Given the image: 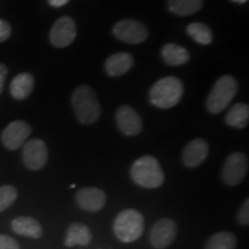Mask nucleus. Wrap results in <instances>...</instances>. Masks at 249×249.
Wrapping results in <instances>:
<instances>
[{
	"mask_svg": "<svg viewBox=\"0 0 249 249\" xmlns=\"http://www.w3.org/2000/svg\"><path fill=\"white\" fill-rule=\"evenodd\" d=\"M113 35L127 44H140L148 38V29L139 21L124 18L114 24Z\"/></svg>",
	"mask_w": 249,
	"mask_h": 249,
	"instance_id": "8",
	"label": "nucleus"
},
{
	"mask_svg": "<svg viewBox=\"0 0 249 249\" xmlns=\"http://www.w3.org/2000/svg\"><path fill=\"white\" fill-rule=\"evenodd\" d=\"M187 34L201 45H209L213 39L210 28L203 23L194 22L187 27Z\"/></svg>",
	"mask_w": 249,
	"mask_h": 249,
	"instance_id": "23",
	"label": "nucleus"
},
{
	"mask_svg": "<svg viewBox=\"0 0 249 249\" xmlns=\"http://www.w3.org/2000/svg\"><path fill=\"white\" fill-rule=\"evenodd\" d=\"M248 172V158L242 152H233L226 158L222 169V180L227 186H238Z\"/></svg>",
	"mask_w": 249,
	"mask_h": 249,
	"instance_id": "6",
	"label": "nucleus"
},
{
	"mask_svg": "<svg viewBox=\"0 0 249 249\" xmlns=\"http://www.w3.org/2000/svg\"><path fill=\"white\" fill-rule=\"evenodd\" d=\"M75 201L82 210L88 213H97L105 207L107 194L96 187H85L76 193Z\"/></svg>",
	"mask_w": 249,
	"mask_h": 249,
	"instance_id": "13",
	"label": "nucleus"
},
{
	"mask_svg": "<svg viewBox=\"0 0 249 249\" xmlns=\"http://www.w3.org/2000/svg\"><path fill=\"white\" fill-rule=\"evenodd\" d=\"M238 92V83L232 75H223L214 83L207 97L205 107L211 114H218L229 107Z\"/></svg>",
	"mask_w": 249,
	"mask_h": 249,
	"instance_id": "5",
	"label": "nucleus"
},
{
	"mask_svg": "<svg viewBox=\"0 0 249 249\" xmlns=\"http://www.w3.org/2000/svg\"><path fill=\"white\" fill-rule=\"evenodd\" d=\"M143 232H144V218L138 210H123L114 218L113 233L121 242L129 244L139 240Z\"/></svg>",
	"mask_w": 249,
	"mask_h": 249,
	"instance_id": "4",
	"label": "nucleus"
},
{
	"mask_svg": "<svg viewBox=\"0 0 249 249\" xmlns=\"http://www.w3.org/2000/svg\"><path fill=\"white\" fill-rule=\"evenodd\" d=\"M183 86L179 79L166 76L155 83L149 91V99L158 108H171L181 101Z\"/></svg>",
	"mask_w": 249,
	"mask_h": 249,
	"instance_id": "3",
	"label": "nucleus"
},
{
	"mask_svg": "<svg viewBox=\"0 0 249 249\" xmlns=\"http://www.w3.org/2000/svg\"><path fill=\"white\" fill-rule=\"evenodd\" d=\"M33 128L26 121L15 120L8 124L1 133V143L7 150L14 151L23 147Z\"/></svg>",
	"mask_w": 249,
	"mask_h": 249,
	"instance_id": "10",
	"label": "nucleus"
},
{
	"mask_svg": "<svg viewBox=\"0 0 249 249\" xmlns=\"http://www.w3.org/2000/svg\"><path fill=\"white\" fill-rule=\"evenodd\" d=\"M71 107L79 123L91 124L98 121L102 114L97 96L88 86H80L74 90L71 98Z\"/></svg>",
	"mask_w": 249,
	"mask_h": 249,
	"instance_id": "1",
	"label": "nucleus"
},
{
	"mask_svg": "<svg viewBox=\"0 0 249 249\" xmlns=\"http://www.w3.org/2000/svg\"><path fill=\"white\" fill-rule=\"evenodd\" d=\"M12 230L18 235L30 239H39L43 235V229L38 220L33 217H18L12 220Z\"/></svg>",
	"mask_w": 249,
	"mask_h": 249,
	"instance_id": "15",
	"label": "nucleus"
},
{
	"mask_svg": "<svg viewBox=\"0 0 249 249\" xmlns=\"http://www.w3.org/2000/svg\"><path fill=\"white\" fill-rule=\"evenodd\" d=\"M48 147L40 139H31L23 144L22 160L29 170H42L48 163Z\"/></svg>",
	"mask_w": 249,
	"mask_h": 249,
	"instance_id": "9",
	"label": "nucleus"
},
{
	"mask_svg": "<svg viewBox=\"0 0 249 249\" xmlns=\"http://www.w3.org/2000/svg\"><path fill=\"white\" fill-rule=\"evenodd\" d=\"M130 177L136 185L148 189L160 188L165 180L160 161L152 156H142L134 161Z\"/></svg>",
	"mask_w": 249,
	"mask_h": 249,
	"instance_id": "2",
	"label": "nucleus"
},
{
	"mask_svg": "<svg viewBox=\"0 0 249 249\" xmlns=\"http://www.w3.org/2000/svg\"><path fill=\"white\" fill-rule=\"evenodd\" d=\"M12 35V28L7 21L0 18V43H4Z\"/></svg>",
	"mask_w": 249,
	"mask_h": 249,
	"instance_id": "27",
	"label": "nucleus"
},
{
	"mask_svg": "<svg viewBox=\"0 0 249 249\" xmlns=\"http://www.w3.org/2000/svg\"><path fill=\"white\" fill-rule=\"evenodd\" d=\"M0 249H20V245L11 236L0 234Z\"/></svg>",
	"mask_w": 249,
	"mask_h": 249,
	"instance_id": "26",
	"label": "nucleus"
},
{
	"mask_svg": "<svg viewBox=\"0 0 249 249\" xmlns=\"http://www.w3.org/2000/svg\"><path fill=\"white\" fill-rule=\"evenodd\" d=\"M178 234V226L173 219L163 218L152 225L149 241L155 249H165L173 244Z\"/></svg>",
	"mask_w": 249,
	"mask_h": 249,
	"instance_id": "7",
	"label": "nucleus"
},
{
	"mask_svg": "<svg viewBox=\"0 0 249 249\" xmlns=\"http://www.w3.org/2000/svg\"><path fill=\"white\" fill-rule=\"evenodd\" d=\"M161 58H163L165 64L170 65V66H181L189 60L191 55L182 46L169 43L161 49Z\"/></svg>",
	"mask_w": 249,
	"mask_h": 249,
	"instance_id": "19",
	"label": "nucleus"
},
{
	"mask_svg": "<svg viewBox=\"0 0 249 249\" xmlns=\"http://www.w3.org/2000/svg\"><path fill=\"white\" fill-rule=\"evenodd\" d=\"M236 219L240 225L247 226L249 224V200L246 198L244 203L241 204V207L239 208L238 214H236Z\"/></svg>",
	"mask_w": 249,
	"mask_h": 249,
	"instance_id": "25",
	"label": "nucleus"
},
{
	"mask_svg": "<svg viewBox=\"0 0 249 249\" xmlns=\"http://www.w3.org/2000/svg\"><path fill=\"white\" fill-rule=\"evenodd\" d=\"M7 67L4 64H0V95H1L2 90H4V86L6 82V77H7Z\"/></svg>",
	"mask_w": 249,
	"mask_h": 249,
	"instance_id": "28",
	"label": "nucleus"
},
{
	"mask_svg": "<svg viewBox=\"0 0 249 249\" xmlns=\"http://www.w3.org/2000/svg\"><path fill=\"white\" fill-rule=\"evenodd\" d=\"M203 6V0H169V9L179 17L197 13Z\"/></svg>",
	"mask_w": 249,
	"mask_h": 249,
	"instance_id": "22",
	"label": "nucleus"
},
{
	"mask_svg": "<svg viewBox=\"0 0 249 249\" xmlns=\"http://www.w3.org/2000/svg\"><path fill=\"white\" fill-rule=\"evenodd\" d=\"M225 123L230 127L242 129L247 127L249 123V107L244 103H238L230 108L225 117Z\"/></svg>",
	"mask_w": 249,
	"mask_h": 249,
	"instance_id": "20",
	"label": "nucleus"
},
{
	"mask_svg": "<svg viewBox=\"0 0 249 249\" xmlns=\"http://www.w3.org/2000/svg\"><path fill=\"white\" fill-rule=\"evenodd\" d=\"M236 245L238 240L232 232L222 231L214 233L208 239L204 249H235Z\"/></svg>",
	"mask_w": 249,
	"mask_h": 249,
	"instance_id": "21",
	"label": "nucleus"
},
{
	"mask_svg": "<svg viewBox=\"0 0 249 249\" xmlns=\"http://www.w3.org/2000/svg\"><path fill=\"white\" fill-rule=\"evenodd\" d=\"M91 239L92 234L89 227L85 224L76 222L68 227L64 245L67 248H71L74 246H88L91 242Z\"/></svg>",
	"mask_w": 249,
	"mask_h": 249,
	"instance_id": "16",
	"label": "nucleus"
},
{
	"mask_svg": "<svg viewBox=\"0 0 249 249\" xmlns=\"http://www.w3.org/2000/svg\"><path fill=\"white\" fill-rule=\"evenodd\" d=\"M134 65L132 54L127 52L112 54L105 61V71L110 76H121L130 71Z\"/></svg>",
	"mask_w": 249,
	"mask_h": 249,
	"instance_id": "17",
	"label": "nucleus"
},
{
	"mask_svg": "<svg viewBox=\"0 0 249 249\" xmlns=\"http://www.w3.org/2000/svg\"><path fill=\"white\" fill-rule=\"evenodd\" d=\"M233 2H236V4H245V2H247L248 0H231Z\"/></svg>",
	"mask_w": 249,
	"mask_h": 249,
	"instance_id": "30",
	"label": "nucleus"
},
{
	"mask_svg": "<svg viewBox=\"0 0 249 249\" xmlns=\"http://www.w3.org/2000/svg\"><path fill=\"white\" fill-rule=\"evenodd\" d=\"M209 155V144L203 139H194L187 143L182 151V163L188 169L200 166Z\"/></svg>",
	"mask_w": 249,
	"mask_h": 249,
	"instance_id": "14",
	"label": "nucleus"
},
{
	"mask_svg": "<svg viewBox=\"0 0 249 249\" xmlns=\"http://www.w3.org/2000/svg\"><path fill=\"white\" fill-rule=\"evenodd\" d=\"M75 37V21L70 17L58 18L50 30V42L55 48H66L74 42Z\"/></svg>",
	"mask_w": 249,
	"mask_h": 249,
	"instance_id": "11",
	"label": "nucleus"
},
{
	"mask_svg": "<svg viewBox=\"0 0 249 249\" xmlns=\"http://www.w3.org/2000/svg\"><path fill=\"white\" fill-rule=\"evenodd\" d=\"M116 123L120 132L126 136H136L142 132L143 124L141 117L128 105H121L117 110Z\"/></svg>",
	"mask_w": 249,
	"mask_h": 249,
	"instance_id": "12",
	"label": "nucleus"
},
{
	"mask_svg": "<svg viewBox=\"0 0 249 249\" xmlns=\"http://www.w3.org/2000/svg\"><path fill=\"white\" fill-rule=\"evenodd\" d=\"M18 198V191L12 185H4L0 187V213L12 207Z\"/></svg>",
	"mask_w": 249,
	"mask_h": 249,
	"instance_id": "24",
	"label": "nucleus"
},
{
	"mask_svg": "<svg viewBox=\"0 0 249 249\" xmlns=\"http://www.w3.org/2000/svg\"><path fill=\"white\" fill-rule=\"evenodd\" d=\"M34 87H35L34 76L29 73H20L12 80L9 91L13 98L18 101H23L31 95Z\"/></svg>",
	"mask_w": 249,
	"mask_h": 249,
	"instance_id": "18",
	"label": "nucleus"
},
{
	"mask_svg": "<svg viewBox=\"0 0 249 249\" xmlns=\"http://www.w3.org/2000/svg\"><path fill=\"white\" fill-rule=\"evenodd\" d=\"M68 1H70V0H49V4L51 5L52 7L59 8V7H62V6L67 5Z\"/></svg>",
	"mask_w": 249,
	"mask_h": 249,
	"instance_id": "29",
	"label": "nucleus"
}]
</instances>
